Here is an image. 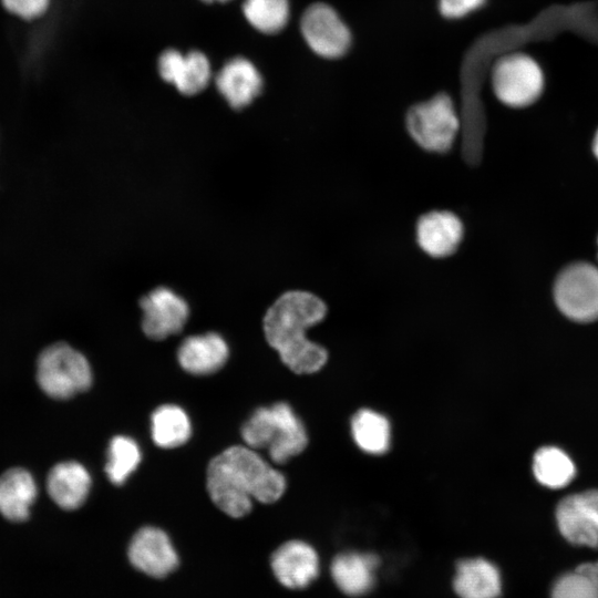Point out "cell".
Instances as JSON below:
<instances>
[{
	"mask_svg": "<svg viewBox=\"0 0 598 598\" xmlns=\"http://www.w3.org/2000/svg\"><path fill=\"white\" fill-rule=\"evenodd\" d=\"M91 475L79 462L66 461L54 465L47 477V491L63 509L81 507L91 489Z\"/></svg>",
	"mask_w": 598,
	"mask_h": 598,
	"instance_id": "cell-17",
	"label": "cell"
},
{
	"mask_svg": "<svg viewBox=\"0 0 598 598\" xmlns=\"http://www.w3.org/2000/svg\"><path fill=\"white\" fill-rule=\"evenodd\" d=\"M142 329L153 340L178 333L189 317L186 300L167 287H158L140 300Z\"/></svg>",
	"mask_w": 598,
	"mask_h": 598,
	"instance_id": "cell-12",
	"label": "cell"
},
{
	"mask_svg": "<svg viewBox=\"0 0 598 598\" xmlns=\"http://www.w3.org/2000/svg\"><path fill=\"white\" fill-rule=\"evenodd\" d=\"M151 435L162 448L185 444L192 435V424L185 410L175 404H163L151 415Z\"/></svg>",
	"mask_w": 598,
	"mask_h": 598,
	"instance_id": "cell-21",
	"label": "cell"
},
{
	"mask_svg": "<svg viewBox=\"0 0 598 598\" xmlns=\"http://www.w3.org/2000/svg\"><path fill=\"white\" fill-rule=\"evenodd\" d=\"M380 559L370 553H342L331 564V575L341 591L348 596L368 594L375 581Z\"/></svg>",
	"mask_w": 598,
	"mask_h": 598,
	"instance_id": "cell-18",
	"label": "cell"
},
{
	"mask_svg": "<svg viewBox=\"0 0 598 598\" xmlns=\"http://www.w3.org/2000/svg\"><path fill=\"white\" fill-rule=\"evenodd\" d=\"M271 568L281 585L290 589H301L317 578L319 558L309 544L289 540L272 554Z\"/></svg>",
	"mask_w": 598,
	"mask_h": 598,
	"instance_id": "cell-15",
	"label": "cell"
},
{
	"mask_svg": "<svg viewBox=\"0 0 598 598\" xmlns=\"http://www.w3.org/2000/svg\"><path fill=\"white\" fill-rule=\"evenodd\" d=\"M533 472L542 485L561 488L573 481L576 467L563 450L556 446H544L534 455Z\"/></svg>",
	"mask_w": 598,
	"mask_h": 598,
	"instance_id": "cell-24",
	"label": "cell"
},
{
	"mask_svg": "<svg viewBox=\"0 0 598 598\" xmlns=\"http://www.w3.org/2000/svg\"><path fill=\"white\" fill-rule=\"evenodd\" d=\"M37 381L41 390L56 400H68L92 384L87 359L64 342L47 347L37 361Z\"/></svg>",
	"mask_w": 598,
	"mask_h": 598,
	"instance_id": "cell-5",
	"label": "cell"
},
{
	"mask_svg": "<svg viewBox=\"0 0 598 598\" xmlns=\"http://www.w3.org/2000/svg\"><path fill=\"white\" fill-rule=\"evenodd\" d=\"M1 2L11 14L24 20H33L48 11L51 0H1Z\"/></svg>",
	"mask_w": 598,
	"mask_h": 598,
	"instance_id": "cell-27",
	"label": "cell"
},
{
	"mask_svg": "<svg viewBox=\"0 0 598 598\" xmlns=\"http://www.w3.org/2000/svg\"><path fill=\"white\" fill-rule=\"evenodd\" d=\"M240 12L249 27L261 34L280 32L290 17L289 0H241Z\"/></svg>",
	"mask_w": 598,
	"mask_h": 598,
	"instance_id": "cell-23",
	"label": "cell"
},
{
	"mask_svg": "<svg viewBox=\"0 0 598 598\" xmlns=\"http://www.w3.org/2000/svg\"><path fill=\"white\" fill-rule=\"evenodd\" d=\"M204 4H228L235 0H199Z\"/></svg>",
	"mask_w": 598,
	"mask_h": 598,
	"instance_id": "cell-30",
	"label": "cell"
},
{
	"mask_svg": "<svg viewBox=\"0 0 598 598\" xmlns=\"http://www.w3.org/2000/svg\"><path fill=\"white\" fill-rule=\"evenodd\" d=\"M37 484L24 468H9L0 475V513L11 522H23L37 498Z\"/></svg>",
	"mask_w": 598,
	"mask_h": 598,
	"instance_id": "cell-20",
	"label": "cell"
},
{
	"mask_svg": "<svg viewBox=\"0 0 598 598\" xmlns=\"http://www.w3.org/2000/svg\"><path fill=\"white\" fill-rule=\"evenodd\" d=\"M351 433L355 444L365 453L383 454L391 442L389 420L370 409L359 410L351 420Z\"/></svg>",
	"mask_w": 598,
	"mask_h": 598,
	"instance_id": "cell-22",
	"label": "cell"
},
{
	"mask_svg": "<svg viewBox=\"0 0 598 598\" xmlns=\"http://www.w3.org/2000/svg\"><path fill=\"white\" fill-rule=\"evenodd\" d=\"M156 71L165 83L179 94L194 96L207 89L215 68L210 58L199 49L166 48L156 58Z\"/></svg>",
	"mask_w": 598,
	"mask_h": 598,
	"instance_id": "cell-8",
	"label": "cell"
},
{
	"mask_svg": "<svg viewBox=\"0 0 598 598\" xmlns=\"http://www.w3.org/2000/svg\"><path fill=\"white\" fill-rule=\"evenodd\" d=\"M405 127L413 142L423 151L446 154L461 134L462 122L451 96L437 93L408 110Z\"/></svg>",
	"mask_w": 598,
	"mask_h": 598,
	"instance_id": "cell-4",
	"label": "cell"
},
{
	"mask_svg": "<svg viewBox=\"0 0 598 598\" xmlns=\"http://www.w3.org/2000/svg\"><path fill=\"white\" fill-rule=\"evenodd\" d=\"M229 357L226 340L217 332L189 336L177 350L183 370L195 375H208L221 369Z\"/></svg>",
	"mask_w": 598,
	"mask_h": 598,
	"instance_id": "cell-16",
	"label": "cell"
},
{
	"mask_svg": "<svg viewBox=\"0 0 598 598\" xmlns=\"http://www.w3.org/2000/svg\"><path fill=\"white\" fill-rule=\"evenodd\" d=\"M327 312L326 302L306 290L286 291L268 308L262 321L266 340L293 372L313 373L327 362V350L306 333Z\"/></svg>",
	"mask_w": 598,
	"mask_h": 598,
	"instance_id": "cell-2",
	"label": "cell"
},
{
	"mask_svg": "<svg viewBox=\"0 0 598 598\" xmlns=\"http://www.w3.org/2000/svg\"><path fill=\"white\" fill-rule=\"evenodd\" d=\"M142 460L138 443L130 436L116 435L109 444L105 473L109 481L116 486L123 485Z\"/></svg>",
	"mask_w": 598,
	"mask_h": 598,
	"instance_id": "cell-25",
	"label": "cell"
},
{
	"mask_svg": "<svg viewBox=\"0 0 598 598\" xmlns=\"http://www.w3.org/2000/svg\"><path fill=\"white\" fill-rule=\"evenodd\" d=\"M127 554L136 569L155 578L166 577L178 566V556L168 535L154 526H145L135 533Z\"/></svg>",
	"mask_w": 598,
	"mask_h": 598,
	"instance_id": "cell-13",
	"label": "cell"
},
{
	"mask_svg": "<svg viewBox=\"0 0 598 598\" xmlns=\"http://www.w3.org/2000/svg\"><path fill=\"white\" fill-rule=\"evenodd\" d=\"M592 151H594L595 156L598 159V131H597V133H596V135L594 137Z\"/></svg>",
	"mask_w": 598,
	"mask_h": 598,
	"instance_id": "cell-31",
	"label": "cell"
},
{
	"mask_svg": "<svg viewBox=\"0 0 598 598\" xmlns=\"http://www.w3.org/2000/svg\"><path fill=\"white\" fill-rule=\"evenodd\" d=\"M560 534L573 545L598 547V489L563 498L556 507Z\"/></svg>",
	"mask_w": 598,
	"mask_h": 598,
	"instance_id": "cell-10",
	"label": "cell"
},
{
	"mask_svg": "<svg viewBox=\"0 0 598 598\" xmlns=\"http://www.w3.org/2000/svg\"><path fill=\"white\" fill-rule=\"evenodd\" d=\"M285 489V476L247 445L226 448L207 467V491L213 503L234 518L247 515L252 499L270 504Z\"/></svg>",
	"mask_w": 598,
	"mask_h": 598,
	"instance_id": "cell-1",
	"label": "cell"
},
{
	"mask_svg": "<svg viewBox=\"0 0 598 598\" xmlns=\"http://www.w3.org/2000/svg\"><path fill=\"white\" fill-rule=\"evenodd\" d=\"M492 85L502 103L512 107H524L540 96L544 75L533 58L514 53L496 61L492 71Z\"/></svg>",
	"mask_w": 598,
	"mask_h": 598,
	"instance_id": "cell-6",
	"label": "cell"
},
{
	"mask_svg": "<svg viewBox=\"0 0 598 598\" xmlns=\"http://www.w3.org/2000/svg\"><path fill=\"white\" fill-rule=\"evenodd\" d=\"M576 569L589 576L598 585V561L581 564Z\"/></svg>",
	"mask_w": 598,
	"mask_h": 598,
	"instance_id": "cell-29",
	"label": "cell"
},
{
	"mask_svg": "<svg viewBox=\"0 0 598 598\" xmlns=\"http://www.w3.org/2000/svg\"><path fill=\"white\" fill-rule=\"evenodd\" d=\"M464 236L461 218L451 210H431L415 225L420 249L432 258H446L456 252Z\"/></svg>",
	"mask_w": 598,
	"mask_h": 598,
	"instance_id": "cell-14",
	"label": "cell"
},
{
	"mask_svg": "<svg viewBox=\"0 0 598 598\" xmlns=\"http://www.w3.org/2000/svg\"><path fill=\"white\" fill-rule=\"evenodd\" d=\"M486 0H440V11L445 18H462L481 8Z\"/></svg>",
	"mask_w": 598,
	"mask_h": 598,
	"instance_id": "cell-28",
	"label": "cell"
},
{
	"mask_svg": "<svg viewBox=\"0 0 598 598\" xmlns=\"http://www.w3.org/2000/svg\"><path fill=\"white\" fill-rule=\"evenodd\" d=\"M213 81L218 94L233 110L249 106L264 89L260 70L241 54L226 59L215 70Z\"/></svg>",
	"mask_w": 598,
	"mask_h": 598,
	"instance_id": "cell-11",
	"label": "cell"
},
{
	"mask_svg": "<svg viewBox=\"0 0 598 598\" xmlns=\"http://www.w3.org/2000/svg\"><path fill=\"white\" fill-rule=\"evenodd\" d=\"M551 598H598V585L589 576L575 569L556 580Z\"/></svg>",
	"mask_w": 598,
	"mask_h": 598,
	"instance_id": "cell-26",
	"label": "cell"
},
{
	"mask_svg": "<svg viewBox=\"0 0 598 598\" xmlns=\"http://www.w3.org/2000/svg\"><path fill=\"white\" fill-rule=\"evenodd\" d=\"M554 297L567 318L578 322L598 319V269L587 262L567 266L556 278Z\"/></svg>",
	"mask_w": 598,
	"mask_h": 598,
	"instance_id": "cell-7",
	"label": "cell"
},
{
	"mask_svg": "<svg viewBox=\"0 0 598 598\" xmlns=\"http://www.w3.org/2000/svg\"><path fill=\"white\" fill-rule=\"evenodd\" d=\"M453 587L460 598H498L502 591L497 567L484 558L457 563Z\"/></svg>",
	"mask_w": 598,
	"mask_h": 598,
	"instance_id": "cell-19",
	"label": "cell"
},
{
	"mask_svg": "<svg viewBox=\"0 0 598 598\" xmlns=\"http://www.w3.org/2000/svg\"><path fill=\"white\" fill-rule=\"evenodd\" d=\"M300 31L308 47L326 59L340 58L350 47L347 24L332 7L322 2L312 3L305 10Z\"/></svg>",
	"mask_w": 598,
	"mask_h": 598,
	"instance_id": "cell-9",
	"label": "cell"
},
{
	"mask_svg": "<svg viewBox=\"0 0 598 598\" xmlns=\"http://www.w3.org/2000/svg\"><path fill=\"white\" fill-rule=\"evenodd\" d=\"M241 437L251 448H267L278 464L301 453L308 443L303 423L285 402L256 409L243 424Z\"/></svg>",
	"mask_w": 598,
	"mask_h": 598,
	"instance_id": "cell-3",
	"label": "cell"
}]
</instances>
